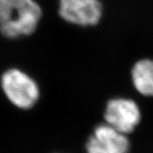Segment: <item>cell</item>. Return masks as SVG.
Returning <instances> with one entry per match:
<instances>
[{
	"label": "cell",
	"mask_w": 153,
	"mask_h": 153,
	"mask_svg": "<svg viewBox=\"0 0 153 153\" xmlns=\"http://www.w3.org/2000/svg\"><path fill=\"white\" fill-rule=\"evenodd\" d=\"M88 153H108L95 137L92 135L87 143Z\"/></svg>",
	"instance_id": "obj_7"
},
{
	"label": "cell",
	"mask_w": 153,
	"mask_h": 153,
	"mask_svg": "<svg viewBox=\"0 0 153 153\" xmlns=\"http://www.w3.org/2000/svg\"><path fill=\"white\" fill-rule=\"evenodd\" d=\"M59 15L73 25L94 26L101 19L102 5L100 0H60Z\"/></svg>",
	"instance_id": "obj_4"
},
{
	"label": "cell",
	"mask_w": 153,
	"mask_h": 153,
	"mask_svg": "<svg viewBox=\"0 0 153 153\" xmlns=\"http://www.w3.org/2000/svg\"><path fill=\"white\" fill-rule=\"evenodd\" d=\"M1 84L7 98L19 108L33 107L39 97L36 82L18 69H10L4 72Z\"/></svg>",
	"instance_id": "obj_2"
},
{
	"label": "cell",
	"mask_w": 153,
	"mask_h": 153,
	"mask_svg": "<svg viewBox=\"0 0 153 153\" xmlns=\"http://www.w3.org/2000/svg\"><path fill=\"white\" fill-rule=\"evenodd\" d=\"M134 86L145 96H153V60L144 59L137 61L131 71Z\"/></svg>",
	"instance_id": "obj_6"
},
{
	"label": "cell",
	"mask_w": 153,
	"mask_h": 153,
	"mask_svg": "<svg viewBox=\"0 0 153 153\" xmlns=\"http://www.w3.org/2000/svg\"><path fill=\"white\" fill-rule=\"evenodd\" d=\"M94 136L108 153H128L129 141L126 134L117 131L108 124L98 126Z\"/></svg>",
	"instance_id": "obj_5"
},
{
	"label": "cell",
	"mask_w": 153,
	"mask_h": 153,
	"mask_svg": "<svg viewBox=\"0 0 153 153\" xmlns=\"http://www.w3.org/2000/svg\"><path fill=\"white\" fill-rule=\"evenodd\" d=\"M105 119L117 131L128 134L134 131L140 121V111L132 100L117 98L108 101L105 111Z\"/></svg>",
	"instance_id": "obj_3"
},
{
	"label": "cell",
	"mask_w": 153,
	"mask_h": 153,
	"mask_svg": "<svg viewBox=\"0 0 153 153\" xmlns=\"http://www.w3.org/2000/svg\"><path fill=\"white\" fill-rule=\"evenodd\" d=\"M41 16V8L34 0H0V32L6 38L31 35Z\"/></svg>",
	"instance_id": "obj_1"
}]
</instances>
